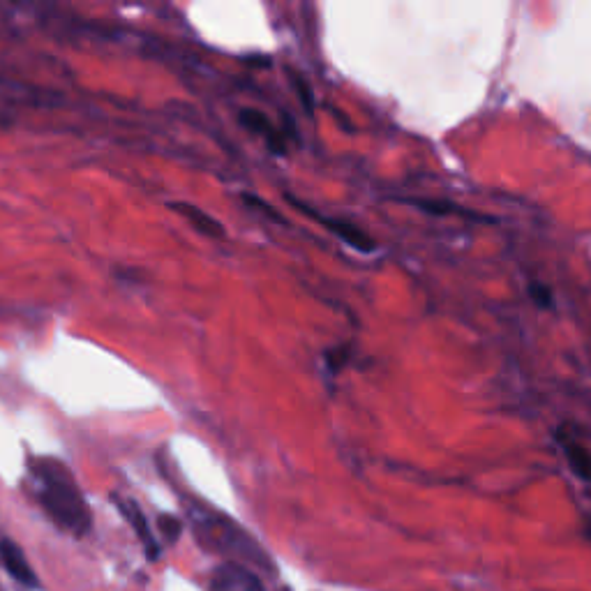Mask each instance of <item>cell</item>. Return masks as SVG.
<instances>
[{"label": "cell", "instance_id": "obj_1", "mask_svg": "<svg viewBox=\"0 0 591 591\" xmlns=\"http://www.w3.org/2000/svg\"><path fill=\"white\" fill-rule=\"evenodd\" d=\"M35 476L40 478V504L63 529L84 536L93 525V515L81 490L74 483L70 471L58 460H40L33 465Z\"/></svg>", "mask_w": 591, "mask_h": 591}, {"label": "cell", "instance_id": "obj_2", "mask_svg": "<svg viewBox=\"0 0 591 591\" xmlns=\"http://www.w3.org/2000/svg\"><path fill=\"white\" fill-rule=\"evenodd\" d=\"M208 591H266L264 582L259 575L250 571V566L238 564V561H227L220 564L211 575Z\"/></svg>", "mask_w": 591, "mask_h": 591}, {"label": "cell", "instance_id": "obj_3", "mask_svg": "<svg viewBox=\"0 0 591 591\" xmlns=\"http://www.w3.org/2000/svg\"><path fill=\"white\" fill-rule=\"evenodd\" d=\"M289 201H294V206L303 208L305 213H310L312 218H317V220H319V224H321V227H326L328 231H331V234H335V236H338V238H342V241L347 243L349 248H354V250L363 252V254H370V252L377 250V243H374V238H372V236H368V234H365V231H363L361 227H356L354 222L338 220V218H324V215H317V213L308 211V208L298 204L296 199H291V197H289Z\"/></svg>", "mask_w": 591, "mask_h": 591}, {"label": "cell", "instance_id": "obj_4", "mask_svg": "<svg viewBox=\"0 0 591 591\" xmlns=\"http://www.w3.org/2000/svg\"><path fill=\"white\" fill-rule=\"evenodd\" d=\"M0 561H3L5 571L10 573L19 585H24L28 589L37 587V575L31 568V564H28L24 550H21L14 541H10V538H3V541H0Z\"/></svg>", "mask_w": 591, "mask_h": 591}, {"label": "cell", "instance_id": "obj_5", "mask_svg": "<svg viewBox=\"0 0 591 591\" xmlns=\"http://www.w3.org/2000/svg\"><path fill=\"white\" fill-rule=\"evenodd\" d=\"M238 121H241L245 130L259 134V137L266 141L268 148H271L275 155L287 153V144H284L282 132L275 130L266 114H261V111H257V109H243L241 114H238Z\"/></svg>", "mask_w": 591, "mask_h": 591}, {"label": "cell", "instance_id": "obj_6", "mask_svg": "<svg viewBox=\"0 0 591 591\" xmlns=\"http://www.w3.org/2000/svg\"><path fill=\"white\" fill-rule=\"evenodd\" d=\"M169 208L174 213L181 215L185 222H190V227H194L199 231V234H204L208 238H224L227 236V229L222 227V222H218L213 218V215H208L204 208L194 206V204H187V201H171Z\"/></svg>", "mask_w": 591, "mask_h": 591}, {"label": "cell", "instance_id": "obj_7", "mask_svg": "<svg viewBox=\"0 0 591 591\" xmlns=\"http://www.w3.org/2000/svg\"><path fill=\"white\" fill-rule=\"evenodd\" d=\"M116 504H118V508H121L123 518L130 522V527L134 529V534H137L141 545H144L146 557H151V559L160 557V545H157V538L153 536L151 527H148V520H146L144 511H141V508L134 504L132 499H125V501L116 499Z\"/></svg>", "mask_w": 591, "mask_h": 591}, {"label": "cell", "instance_id": "obj_8", "mask_svg": "<svg viewBox=\"0 0 591 591\" xmlns=\"http://www.w3.org/2000/svg\"><path fill=\"white\" fill-rule=\"evenodd\" d=\"M561 451L566 453V460L575 471V476L582 478V481H591V453L587 448L578 444V441H571L564 437L561 439Z\"/></svg>", "mask_w": 591, "mask_h": 591}, {"label": "cell", "instance_id": "obj_9", "mask_svg": "<svg viewBox=\"0 0 591 591\" xmlns=\"http://www.w3.org/2000/svg\"><path fill=\"white\" fill-rule=\"evenodd\" d=\"M289 81H291V88H294L296 95H298V102L303 104V109L312 114L314 111V91L310 86V81L305 79V74H301L298 70H291L289 72Z\"/></svg>", "mask_w": 591, "mask_h": 591}, {"label": "cell", "instance_id": "obj_10", "mask_svg": "<svg viewBox=\"0 0 591 591\" xmlns=\"http://www.w3.org/2000/svg\"><path fill=\"white\" fill-rule=\"evenodd\" d=\"M411 204L416 208H421L428 215H437V218H444V215H453L458 213L451 201H437V199H411Z\"/></svg>", "mask_w": 591, "mask_h": 591}, {"label": "cell", "instance_id": "obj_11", "mask_svg": "<svg viewBox=\"0 0 591 591\" xmlns=\"http://www.w3.org/2000/svg\"><path fill=\"white\" fill-rule=\"evenodd\" d=\"M157 529L167 538V543H176L183 534V522L174 518V515H160V518H157Z\"/></svg>", "mask_w": 591, "mask_h": 591}, {"label": "cell", "instance_id": "obj_12", "mask_svg": "<svg viewBox=\"0 0 591 591\" xmlns=\"http://www.w3.org/2000/svg\"><path fill=\"white\" fill-rule=\"evenodd\" d=\"M529 296H531V301H534L538 308H552V301H555V298H552V289L550 287H545V284H538V282H531L529 284Z\"/></svg>", "mask_w": 591, "mask_h": 591}, {"label": "cell", "instance_id": "obj_13", "mask_svg": "<svg viewBox=\"0 0 591 591\" xmlns=\"http://www.w3.org/2000/svg\"><path fill=\"white\" fill-rule=\"evenodd\" d=\"M347 358H349V349L347 347L326 351V365H328V370H331V372H340L344 368V363H347Z\"/></svg>", "mask_w": 591, "mask_h": 591}, {"label": "cell", "instance_id": "obj_14", "mask_svg": "<svg viewBox=\"0 0 591 591\" xmlns=\"http://www.w3.org/2000/svg\"><path fill=\"white\" fill-rule=\"evenodd\" d=\"M243 199H245V204L248 206H252V208H257V211H261V213H266V215H271L273 220H278V222H282V218L278 213H275V208H271L266 204L264 199H259V197H254V194H243Z\"/></svg>", "mask_w": 591, "mask_h": 591}]
</instances>
